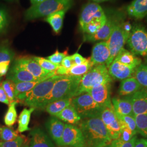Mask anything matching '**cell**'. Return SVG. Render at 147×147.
Listing matches in <instances>:
<instances>
[{
    "label": "cell",
    "mask_w": 147,
    "mask_h": 147,
    "mask_svg": "<svg viewBox=\"0 0 147 147\" xmlns=\"http://www.w3.org/2000/svg\"><path fill=\"white\" fill-rule=\"evenodd\" d=\"M79 125L87 147H104L110 144L112 140L100 117L84 119Z\"/></svg>",
    "instance_id": "1"
},
{
    "label": "cell",
    "mask_w": 147,
    "mask_h": 147,
    "mask_svg": "<svg viewBox=\"0 0 147 147\" xmlns=\"http://www.w3.org/2000/svg\"><path fill=\"white\" fill-rule=\"evenodd\" d=\"M82 77L71 75L61 76L53 85L52 90L38 107L43 110L47 105L56 100L73 98L78 89Z\"/></svg>",
    "instance_id": "2"
},
{
    "label": "cell",
    "mask_w": 147,
    "mask_h": 147,
    "mask_svg": "<svg viewBox=\"0 0 147 147\" xmlns=\"http://www.w3.org/2000/svg\"><path fill=\"white\" fill-rule=\"evenodd\" d=\"M61 76L55 75L37 84L31 90L21 93L16 96V99L23 102L24 104L38 109L39 106L47 97L52 90L53 85Z\"/></svg>",
    "instance_id": "3"
},
{
    "label": "cell",
    "mask_w": 147,
    "mask_h": 147,
    "mask_svg": "<svg viewBox=\"0 0 147 147\" xmlns=\"http://www.w3.org/2000/svg\"><path fill=\"white\" fill-rule=\"evenodd\" d=\"M74 0H45L42 3L32 5L25 14L26 20H32L48 16L58 11L69 9L73 6Z\"/></svg>",
    "instance_id": "4"
},
{
    "label": "cell",
    "mask_w": 147,
    "mask_h": 147,
    "mask_svg": "<svg viewBox=\"0 0 147 147\" xmlns=\"http://www.w3.org/2000/svg\"><path fill=\"white\" fill-rule=\"evenodd\" d=\"M112 81L108 68L105 64L94 66L82 77L74 97L84 93H88L95 86Z\"/></svg>",
    "instance_id": "5"
},
{
    "label": "cell",
    "mask_w": 147,
    "mask_h": 147,
    "mask_svg": "<svg viewBox=\"0 0 147 147\" xmlns=\"http://www.w3.org/2000/svg\"><path fill=\"white\" fill-rule=\"evenodd\" d=\"M131 29L130 24L124 20L121 21L115 27L110 36L106 40L110 53L109 59L106 64L107 68L116 58L118 53L124 48Z\"/></svg>",
    "instance_id": "6"
},
{
    "label": "cell",
    "mask_w": 147,
    "mask_h": 147,
    "mask_svg": "<svg viewBox=\"0 0 147 147\" xmlns=\"http://www.w3.org/2000/svg\"><path fill=\"white\" fill-rule=\"evenodd\" d=\"M71 105L81 119L100 117L103 108L98 105L89 93H84L73 97Z\"/></svg>",
    "instance_id": "7"
},
{
    "label": "cell",
    "mask_w": 147,
    "mask_h": 147,
    "mask_svg": "<svg viewBox=\"0 0 147 147\" xmlns=\"http://www.w3.org/2000/svg\"><path fill=\"white\" fill-rule=\"evenodd\" d=\"M127 44L132 53L147 59V31L144 28L140 26L132 28Z\"/></svg>",
    "instance_id": "8"
},
{
    "label": "cell",
    "mask_w": 147,
    "mask_h": 147,
    "mask_svg": "<svg viewBox=\"0 0 147 147\" xmlns=\"http://www.w3.org/2000/svg\"><path fill=\"white\" fill-rule=\"evenodd\" d=\"M124 20V16L121 13H116L112 16H107L105 25L100 30L93 34H84V42H95L98 41H106L112 33L115 27L121 21Z\"/></svg>",
    "instance_id": "9"
},
{
    "label": "cell",
    "mask_w": 147,
    "mask_h": 147,
    "mask_svg": "<svg viewBox=\"0 0 147 147\" xmlns=\"http://www.w3.org/2000/svg\"><path fill=\"white\" fill-rule=\"evenodd\" d=\"M60 146L87 147L84 135L79 127L65 124Z\"/></svg>",
    "instance_id": "10"
},
{
    "label": "cell",
    "mask_w": 147,
    "mask_h": 147,
    "mask_svg": "<svg viewBox=\"0 0 147 147\" xmlns=\"http://www.w3.org/2000/svg\"><path fill=\"white\" fill-rule=\"evenodd\" d=\"M100 118L104 123L112 140L119 138L121 127L113 105L106 107L100 113Z\"/></svg>",
    "instance_id": "11"
},
{
    "label": "cell",
    "mask_w": 147,
    "mask_h": 147,
    "mask_svg": "<svg viewBox=\"0 0 147 147\" xmlns=\"http://www.w3.org/2000/svg\"><path fill=\"white\" fill-rule=\"evenodd\" d=\"M107 16L98 3L92 2L84 5L81 12L79 25L81 31L91 21L95 20H106Z\"/></svg>",
    "instance_id": "12"
},
{
    "label": "cell",
    "mask_w": 147,
    "mask_h": 147,
    "mask_svg": "<svg viewBox=\"0 0 147 147\" xmlns=\"http://www.w3.org/2000/svg\"><path fill=\"white\" fill-rule=\"evenodd\" d=\"M14 63L25 69L38 80L45 78H50L55 75V71L50 73L44 70L32 57L18 58Z\"/></svg>",
    "instance_id": "13"
},
{
    "label": "cell",
    "mask_w": 147,
    "mask_h": 147,
    "mask_svg": "<svg viewBox=\"0 0 147 147\" xmlns=\"http://www.w3.org/2000/svg\"><path fill=\"white\" fill-rule=\"evenodd\" d=\"M111 82H106L98 85L88 92L95 102L103 109L112 105L111 99Z\"/></svg>",
    "instance_id": "14"
},
{
    "label": "cell",
    "mask_w": 147,
    "mask_h": 147,
    "mask_svg": "<svg viewBox=\"0 0 147 147\" xmlns=\"http://www.w3.org/2000/svg\"><path fill=\"white\" fill-rule=\"evenodd\" d=\"M110 55V50L107 41H101L95 44L89 59L93 67L102 64L106 65Z\"/></svg>",
    "instance_id": "15"
},
{
    "label": "cell",
    "mask_w": 147,
    "mask_h": 147,
    "mask_svg": "<svg viewBox=\"0 0 147 147\" xmlns=\"http://www.w3.org/2000/svg\"><path fill=\"white\" fill-rule=\"evenodd\" d=\"M135 69L113 60L109 67L108 70L112 79L123 80L132 77Z\"/></svg>",
    "instance_id": "16"
},
{
    "label": "cell",
    "mask_w": 147,
    "mask_h": 147,
    "mask_svg": "<svg viewBox=\"0 0 147 147\" xmlns=\"http://www.w3.org/2000/svg\"><path fill=\"white\" fill-rule=\"evenodd\" d=\"M45 126L53 141L60 146L65 124L56 117L52 116L47 121Z\"/></svg>",
    "instance_id": "17"
},
{
    "label": "cell",
    "mask_w": 147,
    "mask_h": 147,
    "mask_svg": "<svg viewBox=\"0 0 147 147\" xmlns=\"http://www.w3.org/2000/svg\"><path fill=\"white\" fill-rule=\"evenodd\" d=\"M7 79L14 84L36 81L38 79L21 66L14 63L7 76Z\"/></svg>",
    "instance_id": "18"
},
{
    "label": "cell",
    "mask_w": 147,
    "mask_h": 147,
    "mask_svg": "<svg viewBox=\"0 0 147 147\" xmlns=\"http://www.w3.org/2000/svg\"><path fill=\"white\" fill-rule=\"evenodd\" d=\"M130 97L135 115L147 113V88H142Z\"/></svg>",
    "instance_id": "19"
},
{
    "label": "cell",
    "mask_w": 147,
    "mask_h": 147,
    "mask_svg": "<svg viewBox=\"0 0 147 147\" xmlns=\"http://www.w3.org/2000/svg\"><path fill=\"white\" fill-rule=\"evenodd\" d=\"M31 140L29 147H55L50 137L39 127L30 132Z\"/></svg>",
    "instance_id": "20"
},
{
    "label": "cell",
    "mask_w": 147,
    "mask_h": 147,
    "mask_svg": "<svg viewBox=\"0 0 147 147\" xmlns=\"http://www.w3.org/2000/svg\"><path fill=\"white\" fill-rule=\"evenodd\" d=\"M111 101L117 114L123 116H135L130 95L124 96L123 98H113Z\"/></svg>",
    "instance_id": "21"
},
{
    "label": "cell",
    "mask_w": 147,
    "mask_h": 147,
    "mask_svg": "<svg viewBox=\"0 0 147 147\" xmlns=\"http://www.w3.org/2000/svg\"><path fill=\"white\" fill-rule=\"evenodd\" d=\"M114 60L123 64L135 68L142 63V60L140 58L137 57L133 53L124 48L121 50Z\"/></svg>",
    "instance_id": "22"
},
{
    "label": "cell",
    "mask_w": 147,
    "mask_h": 147,
    "mask_svg": "<svg viewBox=\"0 0 147 147\" xmlns=\"http://www.w3.org/2000/svg\"><path fill=\"white\" fill-rule=\"evenodd\" d=\"M128 14L137 19L147 15V0H134L127 8Z\"/></svg>",
    "instance_id": "23"
},
{
    "label": "cell",
    "mask_w": 147,
    "mask_h": 147,
    "mask_svg": "<svg viewBox=\"0 0 147 147\" xmlns=\"http://www.w3.org/2000/svg\"><path fill=\"white\" fill-rule=\"evenodd\" d=\"M142 88L136 79L132 76L122 80L119 89V94L125 96L131 95Z\"/></svg>",
    "instance_id": "24"
},
{
    "label": "cell",
    "mask_w": 147,
    "mask_h": 147,
    "mask_svg": "<svg viewBox=\"0 0 147 147\" xmlns=\"http://www.w3.org/2000/svg\"><path fill=\"white\" fill-rule=\"evenodd\" d=\"M55 117H56L60 120L68 123V124L72 125L79 124L80 121L81 120V117L79 116L71 104L65 108Z\"/></svg>",
    "instance_id": "25"
},
{
    "label": "cell",
    "mask_w": 147,
    "mask_h": 147,
    "mask_svg": "<svg viewBox=\"0 0 147 147\" xmlns=\"http://www.w3.org/2000/svg\"><path fill=\"white\" fill-rule=\"evenodd\" d=\"M67 11L65 10L58 11L47 16L45 19L56 34L59 33L62 28L64 18Z\"/></svg>",
    "instance_id": "26"
},
{
    "label": "cell",
    "mask_w": 147,
    "mask_h": 147,
    "mask_svg": "<svg viewBox=\"0 0 147 147\" xmlns=\"http://www.w3.org/2000/svg\"><path fill=\"white\" fill-rule=\"evenodd\" d=\"M72 98L56 100L48 104L44 109L52 116H56L65 108L71 105Z\"/></svg>",
    "instance_id": "27"
},
{
    "label": "cell",
    "mask_w": 147,
    "mask_h": 147,
    "mask_svg": "<svg viewBox=\"0 0 147 147\" xmlns=\"http://www.w3.org/2000/svg\"><path fill=\"white\" fill-rule=\"evenodd\" d=\"M35 109L31 107L30 109H24L20 114L18 118V130L19 132H24L30 130L28 125L31 119L32 113Z\"/></svg>",
    "instance_id": "28"
},
{
    "label": "cell",
    "mask_w": 147,
    "mask_h": 147,
    "mask_svg": "<svg viewBox=\"0 0 147 147\" xmlns=\"http://www.w3.org/2000/svg\"><path fill=\"white\" fill-rule=\"evenodd\" d=\"M93 67V66L90 62L89 58L86 62L81 64H74L71 68L68 70V75L82 77Z\"/></svg>",
    "instance_id": "29"
},
{
    "label": "cell",
    "mask_w": 147,
    "mask_h": 147,
    "mask_svg": "<svg viewBox=\"0 0 147 147\" xmlns=\"http://www.w3.org/2000/svg\"><path fill=\"white\" fill-rule=\"evenodd\" d=\"M49 79L48 78H45L43 79H39L36 81H32L29 82H19L15 84V89H16V96L21 93H26L31 89H33L37 84L40 83L43 81Z\"/></svg>",
    "instance_id": "30"
},
{
    "label": "cell",
    "mask_w": 147,
    "mask_h": 147,
    "mask_svg": "<svg viewBox=\"0 0 147 147\" xmlns=\"http://www.w3.org/2000/svg\"><path fill=\"white\" fill-rule=\"evenodd\" d=\"M132 76L143 88H147V65L140 64L135 69Z\"/></svg>",
    "instance_id": "31"
},
{
    "label": "cell",
    "mask_w": 147,
    "mask_h": 147,
    "mask_svg": "<svg viewBox=\"0 0 147 147\" xmlns=\"http://www.w3.org/2000/svg\"><path fill=\"white\" fill-rule=\"evenodd\" d=\"M137 133L147 138V113L136 115L134 116Z\"/></svg>",
    "instance_id": "32"
},
{
    "label": "cell",
    "mask_w": 147,
    "mask_h": 147,
    "mask_svg": "<svg viewBox=\"0 0 147 147\" xmlns=\"http://www.w3.org/2000/svg\"><path fill=\"white\" fill-rule=\"evenodd\" d=\"M16 104L17 101H14L9 105V108L4 118L5 123L7 126H13L16 123L17 118V112L16 110Z\"/></svg>",
    "instance_id": "33"
},
{
    "label": "cell",
    "mask_w": 147,
    "mask_h": 147,
    "mask_svg": "<svg viewBox=\"0 0 147 147\" xmlns=\"http://www.w3.org/2000/svg\"><path fill=\"white\" fill-rule=\"evenodd\" d=\"M106 20H95L88 24L82 31L85 34L92 35L98 31L105 25Z\"/></svg>",
    "instance_id": "34"
},
{
    "label": "cell",
    "mask_w": 147,
    "mask_h": 147,
    "mask_svg": "<svg viewBox=\"0 0 147 147\" xmlns=\"http://www.w3.org/2000/svg\"><path fill=\"white\" fill-rule=\"evenodd\" d=\"M19 136L18 134L13 128L2 126L0 129V138L3 142L11 141Z\"/></svg>",
    "instance_id": "35"
},
{
    "label": "cell",
    "mask_w": 147,
    "mask_h": 147,
    "mask_svg": "<svg viewBox=\"0 0 147 147\" xmlns=\"http://www.w3.org/2000/svg\"><path fill=\"white\" fill-rule=\"evenodd\" d=\"M1 84L8 98L10 104L11 102L16 101V95L15 84L12 81L7 79Z\"/></svg>",
    "instance_id": "36"
},
{
    "label": "cell",
    "mask_w": 147,
    "mask_h": 147,
    "mask_svg": "<svg viewBox=\"0 0 147 147\" xmlns=\"http://www.w3.org/2000/svg\"><path fill=\"white\" fill-rule=\"evenodd\" d=\"M33 59L36 61L39 65L44 70L49 71V72H53L55 71L59 65H56L50 62L49 59L40 57H32Z\"/></svg>",
    "instance_id": "37"
},
{
    "label": "cell",
    "mask_w": 147,
    "mask_h": 147,
    "mask_svg": "<svg viewBox=\"0 0 147 147\" xmlns=\"http://www.w3.org/2000/svg\"><path fill=\"white\" fill-rule=\"evenodd\" d=\"M119 122L125 124L133 132V134L136 135L137 133V131L136 121L134 116H123L118 115L116 113Z\"/></svg>",
    "instance_id": "38"
},
{
    "label": "cell",
    "mask_w": 147,
    "mask_h": 147,
    "mask_svg": "<svg viewBox=\"0 0 147 147\" xmlns=\"http://www.w3.org/2000/svg\"><path fill=\"white\" fill-rule=\"evenodd\" d=\"M14 57V53L10 47L6 45H0V62H11Z\"/></svg>",
    "instance_id": "39"
},
{
    "label": "cell",
    "mask_w": 147,
    "mask_h": 147,
    "mask_svg": "<svg viewBox=\"0 0 147 147\" xmlns=\"http://www.w3.org/2000/svg\"><path fill=\"white\" fill-rule=\"evenodd\" d=\"M9 24V16L5 8L0 7V33L7 30Z\"/></svg>",
    "instance_id": "40"
},
{
    "label": "cell",
    "mask_w": 147,
    "mask_h": 147,
    "mask_svg": "<svg viewBox=\"0 0 147 147\" xmlns=\"http://www.w3.org/2000/svg\"><path fill=\"white\" fill-rule=\"evenodd\" d=\"M137 138L136 136H134L127 142H124L120 138L114 140H112L111 143V147H134Z\"/></svg>",
    "instance_id": "41"
},
{
    "label": "cell",
    "mask_w": 147,
    "mask_h": 147,
    "mask_svg": "<svg viewBox=\"0 0 147 147\" xmlns=\"http://www.w3.org/2000/svg\"><path fill=\"white\" fill-rule=\"evenodd\" d=\"M119 123L121 124V135L119 138H120L121 141L124 142H127L130 141L134 136H136L127 126L121 122Z\"/></svg>",
    "instance_id": "42"
},
{
    "label": "cell",
    "mask_w": 147,
    "mask_h": 147,
    "mask_svg": "<svg viewBox=\"0 0 147 147\" xmlns=\"http://www.w3.org/2000/svg\"><path fill=\"white\" fill-rule=\"evenodd\" d=\"M67 52L60 53L58 50H56L53 55L48 56L47 59L53 64L60 65L64 58L67 56Z\"/></svg>",
    "instance_id": "43"
},
{
    "label": "cell",
    "mask_w": 147,
    "mask_h": 147,
    "mask_svg": "<svg viewBox=\"0 0 147 147\" xmlns=\"http://www.w3.org/2000/svg\"><path fill=\"white\" fill-rule=\"evenodd\" d=\"M24 141V138L19 136L16 140L11 141L0 142V147H22Z\"/></svg>",
    "instance_id": "44"
},
{
    "label": "cell",
    "mask_w": 147,
    "mask_h": 147,
    "mask_svg": "<svg viewBox=\"0 0 147 147\" xmlns=\"http://www.w3.org/2000/svg\"><path fill=\"white\" fill-rule=\"evenodd\" d=\"M74 64L75 65H79L82 63H84L87 61L88 59L84 58L83 56H82L81 55H80L78 53H75L73 55L71 56Z\"/></svg>",
    "instance_id": "45"
},
{
    "label": "cell",
    "mask_w": 147,
    "mask_h": 147,
    "mask_svg": "<svg viewBox=\"0 0 147 147\" xmlns=\"http://www.w3.org/2000/svg\"><path fill=\"white\" fill-rule=\"evenodd\" d=\"M11 62L5 61L0 62V78L7 73Z\"/></svg>",
    "instance_id": "46"
},
{
    "label": "cell",
    "mask_w": 147,
    "mask_h": 147,
    "mask_svg": "<svg viewBox=\"0 0 147 147\" xmlns=\"http://www.w3.org/2000/svg\"><path fill=\"white\" fill-rule=\"evenodd\" d=\"M61 65L68 70L69 69L71 68V67L74 65L71 56H67L66 57H65Z\"/></svg>",
    "instance_id": "47"
},
{
    "label": "cell",
    "mask_w": 147,
    "mask_h": 147,
    "mask_svg": "<svg viewBox=\"0 0 147 147\" xmlns=\"http://www.w3.org/2000/svg\"><path fill=\"white\" fill-rule=\"evenodd\" d=\"M0 102L7 105L10 104L9 100L8 99V98L2 87V84L0 85Z\"/></svg>",
    "instance_id": "48"
},
{
    "label": "cell",
    "mask_w": 147,
    "mask_h": 147,
    "mask_svg": "<svg viewBox=\"0 0 147 147\" xmlns=\"http://www.w3.org/2000/svg\"><path fill=\"white\" fill-rule=\"evenodd\" d=\"M55 75L58 76H65L68 75V69L64 68L61 65L58 67L57 69L55 71Z\"/></svg>",
    "instance_id": "49"
},
{
    "label": "cell",
    "mask_w": 147,
    "mask_h": 147,
    "mask_svg": "<svg viewBox=\"0 0 147 147\" xmlns=\"http://www.w3.org/2000/svg\"><path fill=\"white\" fill-rule=\"evenodd\" d=\"M134 147H147V139H137Z\"/></svg>",
    "instance_id": "50"
},
{
    "label": "cell",
    "mask_w": 147,
    "mask_h": 147,
    "mask_svg": "<svg viewBox=\"0 0 147 147\" xmlns=\"http://www.w3.org/2000/svg\"><path fill=\"white\" fill-rule=\"evenodd\" d=\"M45 0H30L31 2L32 5H36L39 4L40 3H42L43 1H44Z\"/></svg>",
    "instance_id": "51"
},
{
    "label": "cell",
    "mask_w": 147,
    "mask_h": 147,
    "mask_svg": "<svg viewBox=\"0 0 147 147\" xmlns=\"http://www.w3.org/2000/svg\"><path fill=\"white\" fill-rule=\"evenodd\" d=\"M92 1H93L95 3H101V2H106V1H109L110 0H91Z\"/></svg>",
    "instance_id": "52"
},
{
    "label": "cell",
    "mask_w": 147,
    "mask_h": 147,
    "mask_svg": "<svg viewBox=\"0 0 147 147\" xmlns=\"http://www.w3.org/2000/svg\"><path fill=\"white\" fill-rule=\"evenodd\" d=\"M22 147H29V145L28 144H23V146H22Z\"/></svg>",
    "instance_id": "53"
},
{
    "label": "cell",
    "mask_w": 147,
    "mask_h": 147,
    "mask_svg": "<svg viewBox=\"0 0 147 147\" xmlns=\"http://www.w3.org/2000/svg\"><path fill=\"white\" fill-rule=\"evenodd\" d=\"M5 1H8V2H13L15 1L16 0H5Z\"/></svg>",
    "instance_id": "54"
},
{
    "label": "cell",
    "mask_w": 147,
    "mask_h": 147,
    "mask_svg": "<svg viewBox=\"0 0 147 147\" xmlns=\"http://www.w3.org/2000/svg\"><path fill=\"white\" fill-rule=\"evenodd\" d=\"M111 147V146L110 144H109V145H107V146H105V147Z\"/></svg>",
    "instance_id": "55"
},
{
    "label": "cell",
    "mask_w": 147,
    "mask_h": 147,
    "mask_svg": "<svg viewBox=\"0 0 147 147\" xmlns=\"http://www.w3.org/2000/svg\"><path fill=\"white\" fill-rule=\"evenodd\" d=\"M0 85H1V79H0Z\"/></svg>",
    "instance_id": "56"
},
{
    "label": "cell",
    "mask_w": 147,
    "mask_h": 147,
    "mask_svg": "<svg viewBox=\"0 0 147 147\" xmlns=\"http://www.w3.org/2000/svg\"></svg>",
    "instance_id": "57"
},
{
    "label": "cell",
    "mask_w": 147,
    "mask_h": 147,
    "mask_svg": "<svg viewBox=\"0 0 147 147\" xmlns=\"http://www.w3.org/2000/svg\"><path fill=\"white\" fill-rule=\"evenodd\" d=\"M0 79H1V78H0Z\"/></svg>",
    "instance_id": "58"
}]
</instances>
